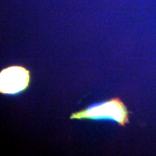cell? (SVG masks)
<instances>
[{"instance_id": "obj_1", "label": "cell", "mask_w": 156, "mask_h": 156, "mask_svg": "<svg viewBox=\"0 0 156 156\" xmlns=\"http://www.w3.org/2000/svg\"><path fill=\"white\" fill-rule=\"evenodd\" d=\"M129 114L126 105L119 96L112 98L101 104L82 109L72 113L71 120H103L108 119L116 122L121 126L129 124Z\"/></svg>"}, {"instance_id": "obj_2", "label": "cell", "mask_w": 156, "mask_h": 156, "mask_svg": "<svg viewBox=\"0 0 156 156\" xmlns=\"http://www.w3.org/2000/svg\"><path fill=\"white\" fill-rule=\"evenodd\" d=\"M31 75L24 66L12 65L0 72V93L4 95H15L28 89Z\"/></svg>"}]
</instances>
